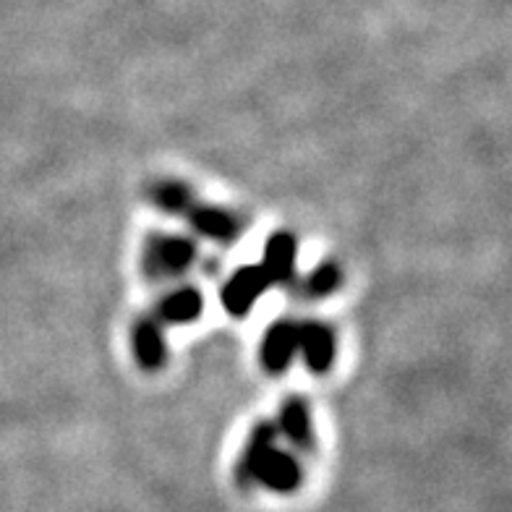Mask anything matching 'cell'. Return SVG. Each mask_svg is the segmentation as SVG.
<instances>
[{"label":"cell","mask_w":512,"mask_h":512,"mask_svg":"<svg viewBox=\"0 0 512 512\" xmlns=\"http://www.w3.org/2000/svg\"><path fill=\"white\" fill-rule=\"evenodd\" d=\"M243 465L256 481H262L267 489H275V492H290L301 479L298 465L285 452H277L272 447V437L267 429L251 442L249 455H246Z\"/></svg>","instance_id":"1"},{"label":"cell","mask_w":512,"mask_h":512,"mask_svg":"<svg viewBox=\"0 0 512 512\" xmlns=\"http://www.w3.org/2000/svg\"><path fill=\"white\" fill-rule=\"evenodd\" d=\"M298 348V330L290 324H280L270 332L267 343H264V361L272 369H283L288 364V358Z\"/></svg>","instance_id":"2"},{"label":"cell","mask_w":512,"mask_h":512,"mask_svg":"<svg viewBox=\"0 0 512 512\" xmlns=\"http://www.w3.org/2000/svg\"><path fill=\"white\" fill-rule=\"evenodd\" d=\"M298 345L304 348L306 358H309V364L314 369H327L330 366V358H332V340L327 335V330L322 327H304V330H298Z\"/></svg>","instance_id":"3"},{"label":"cell","mask_w":512,"mask_h":512,"mask_svg":"<svg viewBox=\"0 0 512 512\" xmlns=\"http://www.w3.org/2000/svg\"><path fill=\"white\" fill-rule=\"evenodd\" d=\"M264 288V272L262 270H249L238 275L233 283L228 285V293H225V301L233 311H243L246 306L254 301V296Z\"/></svg>","instance_id":"4"},{"label":"cell","mask_w":512,"mask_h":512,"mask_svg":"<svg viewBox=\"0 0 512 512\" xmlns=\"http://www.w3.org/2000/svg\"><path fill=\"white\" fill-rule=\"evenodd\" d=\"M162 311H165V317L170 322H189L202 311V296H196L194 290H186V293H178V296L170 298Z\"/></svg>","instance_id":"5"},{"label":"cell","mask_w":512,"mask_h":512,"mask_svg":"<svg viewBox=\"0 0 512 512\" xmlns=\"http://www.w3.org/2000/svg\"><path fill=\"white\" fill-rule=\"evenodd\" d=\"M136 351L142 356L144 364H160L162 358V345H160V335H157L155 327H142V330L136 332Z\"/></svg>","instance_id":"6"},{"label":"cell","mask_w":512,"mask_h":512,"mask_svg":"<svg viewBox=\"0 0 512 512\" xmlns=\"http://www.w3.org/2000/svg\"><path fill=\"white\" fill-rule=\"evenodd\" d=\"M283 429L288 432V437H293L296 442H306V439H309V421H306V411L301 405H288Z\"/></svg>","instance_id":"7"},{"label":"cell","mask_w":512,"mask_h":512,"mask_svg":"<svg viewBox=\"0 0 512 512\" xmlns=\"http://www.w3.org/2000/svg\"><path fill=\"white\" fill-rule=\"evenodd\" d=\"M157 256H160V262L165 264V267L178 270V267H183V264L191 259V249H189V243H183V241H165L160 246V254Z\"/></svg>","instance_id":"8"}]
</instances>
